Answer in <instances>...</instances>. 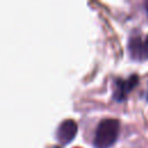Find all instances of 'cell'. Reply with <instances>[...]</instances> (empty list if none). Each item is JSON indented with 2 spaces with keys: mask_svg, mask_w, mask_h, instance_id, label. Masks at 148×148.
Returning a JSON list of instances; mask_svg holds the SVG:
<instances>
[{
  "mask_svg": "<svg viewBox=\"0 0 148 148\" xmlns=\"http://www.w3.org/2000/svg\"><path fill=\"white\" fill-rule=\"evenodd\" d=\"M120 131L119 120L116 118H105L101 120L95 130L92 145L95 148H110L118 139Z\"/></svg>",
  "mask_w": 148,
  "mask_h": 148,
  "instance_id": "cell-1",
  "label": "cell"
},
{
  "mask_svg": "<svg viewBox=\"0 0 148 148\" xmlns=\"http://www.w3.org/2000/svg\"><path fill=\"white\" fill-rule=\"evenodd\" d=\"M139 83L138 75L133 74L127 79L117 77L113 80V99L117 102H124L126 101L128 94L136 87Z\"/></svg>",
  "mask_w": 148,
  "mask_h": 148,
  "instance_id": "cell-2",
  "label": "cell"
},
{
  "mask_svg": "<svg viewBox=\"0 0 148 148\" xmlns=\"http://www.w3.org/2000/svg\"><path fill=\"white\" fill-rule=\"evenodd\" d=\"M77 133V124L73 119H66L60 123L57 130V140L61 145H67L73 141Z\"/></svg>",
  "mask_w": 148,
  "mask_h": 148,
  "instance_id": "cell-3",
  "label": "cell"
},
{
  "mask_svg": "<svg viewBox=\"0 0 148 148\" xmlns=\"http://www.w3.org/2000/svg\"><path fill=\"white\" fill-rule=\"evenodd\" d=\"M142 38L140 36H132L128 40V52L131 58L134 60H141Z\"/></svg>",
  "mask_w": 148,
  "mask_h": 148,
  "instance_id": "cell-4",
  "label": "cell"
},
{
  "mask_svg": "<svg viewBox=\"0 0 148 148\" xmlns=\"http://www.w3.org/2000/svg\"><path fill=\"white\" fill-rule=\"evenodd\" d=\"M148 59V35L142 39V50H141V60Z\"/></svg>",
  "mask_w": 148,
  "mask_h": 148,
  "instance_id": "cell-5",
  "label": "cell"
},
{
  "mask_svg": "<svg viewBox=\"0 0 148 148\" xmlns=\"http://www.w3.org/2000/svg\"><path fill=\"white\" fill-rule=\"evenodd\" d=\"M145 9H146V12H147V14H148V1L145 3Z\"/></svg>",
  "mask_w": 148,
  "mask_h": 148,
  "instance_id": "cell-6",
  "label": "cell"
},
{
  "mask_svg": "<svg viewBox=\"0 0 148 148\" xmlns=\"http://www.w3.org/2000/svg\"><path fill=\"white\" fill-rule=\"evenodd\" d=\"M147 99H148V96H147Z\"/></svg>",
  "mask_w": 148,
  "mask_h": 148,
  "instance_id": "cell-7",
  "label": "cell"
}]
</instances>
